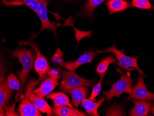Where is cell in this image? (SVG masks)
Listing matches in <instances>:
<instances>
[{"instance_id": "6da1fadb", "label": "cell", "mask_w": 154, "mask_h": 116, "mask_svg": "<svg viewBox=\"0 0 154 116\" xmlns=\"http://www.w3.org/2000/svg\"><path fill=\"white\" fill-rule=\"evenodd\" d=\"M2 3L6 7L10 6H25L29 7L35 12L41 21V28L37 33H32L29 37L30 41L36 39L38 34L42 31L46 29L51 30L54 34V37L57 39L58 34L57 29L61 26H68L66 24L52 22L49 20L48 15V5L50 3L49 0H2Z\"/></svg>"}, {"instance_id": "7a4b0ae2", "label": "cell", "mask_w": 154, "mask_h": 116, "mask_svg": "<svg viewBox=\"0 0 154 116\" xmlns=\"http://www.w3.org/2000/svg\"><path fill=\"white\" fill-rule=\"evenodd\" d=\"M12 58H17L18 61L22 65V69L20 71L17 72V76L20 77L21 82V91L24 88V84L26 83L29 76V73L32 70L35 61V53L33 49H28L25 47L17 48L11 52Z\"/></svg>"}, {"instance_id": "3957f363", "label": "cell", "mask_w": 154, "mask_h": 116, "mask_svg": "<svg viewBox=\"0 0 154 116\" xmlns=\"http://www.w3.org/2000/svg\"><path fill=\"white\" fill-rule=\"evenodd\" d=\"M19 44L20 46L28 45L31 47L37 54V58L35 60L34 63V69L35 71L38 74L39 78L35 82H31V86L34 88V86L38 85L48 76V73L50 72L51 70L50 64L48 62L45 57L42 54L38 45L32 41H21Z\"/></svg>"}, {"instance_id": "277c9868", "label": "cell", "mask_w": 154, "mask_h": 116, "mask_svg": "<svg viewBox=\"0 0 154 116\" xmlns=\"http://www.w3.org/2000/svg\"><path fill=\"white\" fill-rule=\"evenodd\" d=\"M62 80L60 84L59 89L69 92L75 87L88 86L92 87L96 83L95 79L87 80L78 76L74 71H66L61 70Z\"/></svg>"}, {"instance_id": "5b68a950", "label": "cell", "mask_w": 154, "mask_h": 116, "mask_svg": "<svg viewBox=\"0 0 154 116\" xmlns=\"http://www.w3.org/2000/svg\"><path fill=\"white\" fill-rule=\"evenodd\" d=\"M134 83V80L130 76L122 73L121 75L120 79L111 84V89L108 91H103V94L107 101H109L115 97H120L123 92L130 94L132 90V85Z\"/></svg>"}, {"instance_id": "8992f818", "label": "cell", "mask_w": 154, "mask_h": 116, "mask_svg": "<svg viewBox=\"0 0 154 116\" xmlns=\"http://www.w3.org/2000/svg\"><path fill=\"white\" fill-rule=\"evenodd\" d=\"M96 52L97 54L108 52L113 53L116 57L117 60L118 61L119 64L121 65V67L129 71L137 70L139 72L141 76L144 75V72L139 68L137 64L138 57L132 58L125 55L123 53L124 50H117L115 45L108 48L107 50L103 51L97 50Z\"/></svg>"}, {"instance_id": "52a82bcc", "label": "cell", "mask_w": 154, "mask_h": 116, "mask_svg": "<svg viewBox=\"0 0 154 116\" xmlns=\"http://www.w3.org/2000/svg\"><path fill=\"white\" fill-rule=\"evenodd\" d=\"M33 88L30 85H28L26 89V93L25 95L21 96V98H26L29 99L34 106L42 113H47V116H50L53 114L52 109L48 104L47 102L35 94L33 91Z\"/></svg>"}, {"instance_id": "ba28073f", "label": "cell", "mask_w": 154, "mask_h": 116, "mask_svg": "<svg viewBox=\"0 0 154 116\" xmlns=\"http://www.w3.org/2000/svg\"><path fill=\"white\" fill-rule=\"evenodd\" d=\"M137 83L135 85L133 89L130 93L126 100L135 99L144 101H153L154 99V94L148 91L145 86L143 77H139L137 80Z\"/></svg>"}, {"instance_id": "9c48e42d", "label": "cell", "mask_w": 154, "mask_h": 116, "mask_svg": "<svg viewBox=\"0 0 154 116\" xmlns=\"http://www.w3.org/2000/svg\"><path fill=\"white\" fill-rule=\"evenodd\" d=\"M97 52L94 50L90 52H85L77 60L74 62H66L61 64L62 67L66 70H68L71 71L75 72L76 69L82 65L87 63H92V60L96 58Z\"/></svg>"}, {"instance_id": "30bf717a", "label": "cell", "mask_w": 154, "mask_h": 116, "mask_svg": "<svg viewBox=\"0 0 154 116\" xmlns=\"http://www.w3.org/2000/svg\"><path fill=\"white\" fill-rule=\"evenodd\" d=\"M59 79L51 76L48 77L38 88L33 91L34 92L40 97L45 98L58 85Z\"/></svg>"}, {"instance_id": "8fae6325", "label": "cell", "mask_w": 154, "mask_h": 116, "mask_svg": "<svg viewBox=\"0 0 154 116\" xmlns=\"http://www.w3.org/2000/svg\"><path fill=\"white\" fill-rule=\"evenodd\" d=\"M105 1L106 0H86L75 16L79 18L92 19L97 7Z\"/></svg>"}, {"instance_id": "7c38bea8", "label": "cell", "mask_w": 154, "mask_h": 116, "mask_svg": "<svg viewBox=\"0 0 154 116\" xmlns=\"http://www.w3.org/2000/svg\"><path fill=\"white\" fill-rule=\"evenodd\" d=\"M12 90L8 86L4 74L2 73L0 74V112H4V108L11 98Z\"/></svg>"}, {"instance_id": "4fadbf2b", "label": "cell", "mask_w": 154, "mask_h": 116, "mask_svg": "<svg viewBox=\"0 0 154 116\" xmlns=\"http://www.w3.org/2000/svg\"><path fill=\"white\" fill-rule=\"evenodd\" d=\"M129 101L134 104V106L130 111V116H147L152 108V103L150 101H138L134 99H130Z\"/></svg>"}, {"instance_id": "5bb4252c", "label": "cell", "mask_w": 154, "mask_h": 116, "mask_svg": "<svg viewBox=\"0 0 154 116\" xmlns=\"http://www.w3.org/2000/svg\"><path fill=\"white\" fill-rule=\"evenodd\" d=\"M86 0H49L59 10H72L81 8Z\"/></svg>"}, {"instance_id": "9a60e30c", "label": "cell", "mask_w": 154, "mask_h": 116, "mask_svg": "<svg viewBox=\"0 0 154 116\" xmlns=\"http://www.w3.org/2000/svg\"><path fill=\"white\" fill-rule=\"evenodd\" d=\"M18 107L21 116H42L39 111L26 98H23Z\"/></svg>"}, {"instance_id": "2e32d148", "label": "cell", "mask_w": 154, "mask_h": 116, "mask_svg": "<svg viewBox=\"0 0 154 116\" xmlns=\"http://www.w3.org/2000/svg\"><path fill=\"white\" fill-rule=\"evenodd\" d=\"M105 4L110 14L125 11L129 8L131 5L129 2L124 0H108Z\"/></svg>"}, {"instance_id": "e0dca14e", "label": "cell", "mask_w": 154, "mask_h": 116, "mask_svg": "<svg viewBox=\"0 0 154 116\" xmlns=\"http://www.w3.org/2000/svg\"><path fill=\"white\" fill-rule=\"evenodd\" d=\"M72 97V105L77 108L79 106L82 100L86 98L90 91L85 86H79L72 88L70 91Z\"/></svg>"}, {"instance_id": "ac0fdd59", "label": "cell", "mask_w": 154, "mask_h": 116, "mask_svg": "<svg viewBox=\"0 0 154 116\" xmlns=\"http://www.w3.org/2000/svg\"><path fill=\"white\" fill-rule=\"evenodd\" d=\"M47 99H51L54 103V107L66 106L74 108L71 104L67 95L63 92H53L47 96Z\"/></svg>"}, {"instance_id": "d6986e66", "label": "cell", "mask_w": 154, "mask_h": 116, "mask_svg": "<svg viewBox=\"0 0 154 116\" xmlns=\"http://www.w3.org/2000/svg\"><path fill=\"white\" fill-rule=\"evenodd\" d=\"M105 100V98L102 97L98 102H94L93 101L85 98L81 102V105L83 106L86 112L90 116H99L97 110L102 105L103 102Z\"/></svg>"}, {"instance_id": "ffe728a7", "label": "cell", "mask_w": 154, "mask_h": 116, "mask_svg": "<svg viewBox=\"0 0 154 116\" xmlns=\"http://www.w3.org/2000/svg\"><path fill=\"white\" fill-rule=\"evenodd\" d=\"M53 114L54 116H86L83 111L70 107L65 106L54 107L52 110Z\"/></svg>"}, {"instance_id": "44dd1931", "label": "cell", "mask_w": 154, "mask_h": 116, "mask_svg": "<svg viewBox=\"0 0 154 116\" xmlns=\"http://www.w3.org/2000/svg\"><path fill=\"white\" fill-rule=\"evenodd\" d=\"M113 63H116V64H117L121 67V65L116 62V59L112 56H109V57H106L100 62V64L97 67L96 72L99 74L101 78H103L105 75L107 73L109 65Z\"/></svg>"}, {"instance_id": "7402d4cb", "label": "cell", "mask_w": 154, "mask_h": 116, "mask_svg": "<svg viewBox=\"0 0 154 116\" xmlns=\"http://www.w3.org/2000/svg\"><path fill=\"white\" fill-rule=\"evenodd\" d=\"M8 84L9 88L12 90H16L19 92L18 95H17V97L18 95L21 94L20 83L19 79L14 74L11 73L8 75V78L7 79Z\"/></svg>"}, {"instance_id": "603a6c76", "label": "cell", "mask_w": 154, "mask_h": 116, "mask_svg": "<svg viewBox=\"0 0 154 116\" xmlns=\"http://www.w3.org/2000/svg\"><path fill=\"white\" fill-rule=\"evenodd\" d=\"M132 7L139 9L153 10L154 6L149 2V0H132L131 4Z\"/></svg>"}, {"instance_id": "cb8c5ba5", "label": "cell", "mask_w": 154, "mask_h": 116, "mask_svg": "<svg viewBox=\"0 0 154 116\" xmlns=\"http://www.w3.org/2000/svg\"><path fill=\"white\" fill-rule=\"evenodd\" d=\"M102 80H103V79L101 78V80L99 81V83H97L96 85L94 86V87H93L92 92L91 93L90 97L88 99L90 100L93 101H95L97 96L98 95V94L101 92V89H102L101 83H102Z\"/></svg>"}, {"instance_id": "d4e9b609", "label": "cell", "mask_w": 154, "mask_h": 116, "mask_svg": "<svg viewBox=\"0 0 154 116\" xmlns=\"http://www.w3.org/2000/svg\"><path fill=\"white\" fill-rule=\"evenodd\" d=\"M15 103L12 106H5L4 110H5V113H4V116H19L18 113H16L14 111L15 109Z\"/></svg>"}, {"instance_id": "484cf974", "label": "cell", "mask_w": 154, "mask_h": 116, "mask_svg": "<svg viewBox=\"0 0 154 116\" xmlns=\"http://www.w3.org/2000/svg\"><path fill=\"white\" fill-rule=\"evenodd\" d=\"M48 75L58 79H60V74L58 70H55V69L51 70L50 72L48 73Z\"/></svg>"}, {"instance_id": "4316f807", "label": "cell", "mask_w": 154, "mask_h": 116, "mask_svg": "<svg viewBox=\"0 0 154 116\" xmlns=\"http://www.w3.org/2000/svg\"><path fill=\"white\" fill-rule=\"evenodd\" d=\"M1 71H2V64L1 63V60H0V74H1Z\"/></svg>"}, {"instance_id": "83f0119b", "label": "cell", "mask_w": 154, "mask_h": 116, "mask_svg": "<svg viewBox=\"0 0 154 116\" xmlns=\"http://www.w3.org/2000/svg\"><path fill=\"white\" fill-rule=\"evenodd\" d=\"M4 116V112L2 113V112H0V116Z\"/></svg>"}, {"instance_id": "f1b7e54d", "label": "cell", "mask_w": 154, "mask_h": 116, "mask_svg": "<svg viewBox=\"0 0 154 116\" xmlns=\"http://www.w3.org/2000/svg\"><path fill=\"white\" fill-rule=\"evenodd\" d=\"M152 1H154V0H152Z\"/></svg>"}]
</instances>
